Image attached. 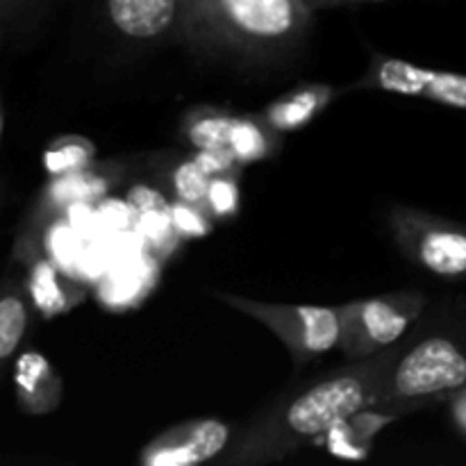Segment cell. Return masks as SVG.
Masks as SVG:
<instances>
[{"label": "cell", "mask_w": 466, "mask_h": 466, "mask_svg": "<svg viewBox=\"0 0 466 466\" xmlns=\"http://www.w3.org/2000/svg\"><path fill=\"white\" fill-rule=\"evenodd\" d=\"M408 346L353 360L341 371L308 387L303 394L264 414L241 435L223 464H267L289 458L309 441L326 437L344 419L373 405L387 373Z\"/></svg>", "instance_id": "1"}, {"label": "cell", "mask_w": 466, "mask_h": 466, "mask_svg": "<svg viewBox=\"0 0 466 466\" xmlns=\"http://www.w3.org/2000/svg\"><path fill=\"white\" fill-rule=\"evenodd\" d=\"M305 0H182L180 35L203 55L239 62H276L312 25Z\"/></svg>", "instance_id": "2"}, {"label": "cell", "mask_w": 466, "mask_h": 466, "mask_svg": "<svg viewBox=\"0 0 466 466\" xmlns=\"http://www.w3.org/2000/svg\"><path fill=\"white\" fill-rule=\"evenodd\" d=\"M464 382L466 355L460 346L446 337H428L396 360L369 410L396 417L460 390Z\"/></svg>", "instance_id": "3"}, {"label": "cell", "mask_w": 466, "mask_h": 466, "mask_svg": "<svg viewBox=\"0 0 466 466\" xmlns=\"http://www.w3.org/2000/svg\"><path fill=\"white\" fill-rule=\"evenodd\" d=\"M217 299L268 328L287 346L299 367L330 353L341 344L339 308L264 303L228 291H217Z\"/></svg>", "instance_id": "4"}, {"label": "cell", "mask_w": 466, "mask_h": 466, "mask_svg": "<svg viewBox=\"0 0 466 466\" xmlns=\"http://www.w3.org/2000/svg\"><path fill=\"white\" fill-rule=\"evenodd\" d=\"M341 317V350L349 360H362L391 349L426 308V296L394 291L376 299L337 305Z\"/></svg>", "instance_id": "5"}, {"label": "cell", "mask_w": 466, "mask_h": 466, "mask_svg": "<svg viewBox=\"0 0 466 466\" xmlns=\"http://www.w3.org/2000/svg\"><path fill=\"white\" fill-rule=\"evenodd\" d=\"M390 228L399 248L426 271L444 278L466 276V230L421 209L394 208Z\"/></svg>", "instance_id": "6"}, {"label": "cell", "mask_w": 466, "mask_h": 466, "mask_svg": "<svg viewBox=\"0 0 466 466\" xmlns=\"http://www.w3.org/2000/svg\"><path fill=\"white\" fill-rule=\"evenodd\" d=\"M232 431L218 419H191L159 432L139 451L141 466H198L212 462L230 444Z\"/></svg>", "instance_id": "7"}, {"label": "cell", "mask_w": 466, "mask_h": 466, "mask_svg": "<svg viewBox=\"0 0 466 466\" xmlns=\"http://www.w3.org/2000/svg\"><path fill=\"white\" fill-rule=\"evenodd\" d=\"M112 25L127 39H159L180 27L182 0H105Z\"/></svg>", "instance_id": "8"}, {"label": "cell", "mask_w": 466, "mask_h": 466, "mask_svg": "<svg viewBox=\"0 0 466 466\" xmlns=\"http://www.w3.org/2000/svg\"><path fill=\"white\" fill-rule=\"evenodd\" d=\"M337 94H339V89L323 85V82L300 85L289 94L268 103L259 112V116L278 135H287V132H296L312 123L337 98Z\"/></svg>", "instance_id": "9"}, {"label": "cell", "mask_w": 466, "mask_h": 466, "mask_svg": "<svg viewBox=\"0 0 466 466\" xmlns=\"http://www.w3.org/2000/svg\"><path fill=\"white\" fill-rule=\"evenodd\" d=\"M16 400L23 412L50 414L62 399V380L41 353L27 350L14 367Z\"/></svg>", "instance_id": "10"}, {"label": "cell", "mask_w": 466, "mask_h": 466, "mask_svg": "<svg viewBox=\"0 0 466 466\" xmlns=\"http://www.w3.org/2000/svg\"><path fill=\"white\" fill-rule=\"evenodd\" d=\"M27 291H30L35 308L48 319L68 312L85 296V291L76 282H68L59 273V268L48 259H39V262L32 264L30 278H27Z\"/></svg>", "instance_id": "11"}, {"label": "cell", "mask_w": 466, "mask_h": 466, "mask_svg": "<svg viewBox=\"0 0 466 466\" xmlns=\"http://www.w3.org/2000/svg\"><path fill=\"white\" fill-rule=\"evenodd\" d=\"M127 203L135 209L137 226H139L141 235L148 239V244L153 248L168 250L176 244V239L180 235L173 228L171 203L159 191L148 189V187H135L127 194Z\"/></svg>", "instance_id": "12"}, {"label": "cell", "mask_w": 466, "mask_h": 466, "mask_svg": "<svg viewBox=\"0 0 466 466\" xmlns=\"http://www.w3.org/2000/svg\"><path fill=\"white\" fill-rule=\"evenodd\" d=\"M278 132L271 130L262 116H235L230 127L228 150L241 167L268 159L278 150Z\"/></svg>", "instance_id": "13"}, {"label": "cell", "mask_w": 466, "mask_h": 466, "mask_svg": "<svg viewBox=\"0 0 466 466\" xmlns=\"http://www.w3.org/2000/svg\"><path fill=\"white\" fill-rule=\"evenodd\" d=\"M235 114L214 107H198L182 121V135L194 148H226Z\"/></svg>", "instance_id": "14"}, {"label": "cell", "mask_w": 466, "mask_h": 466, "mask_svg": "<svg viewBox=\"0 0 466 466\" xmlns=\"http://www.w3.org/2000/svg\"><path fill=\"white\" fill-rule=\"evenodd\" d=\"M107 187H109L107 176H103V173H94V171L89 173L82 168V171L55 177L53 185L48 187L46 200H48L53 208H71V205L100 198V196L107 191Z\"/></svg>", "instance_id": "15"}, {"label": "cell", "mask_w": 466, "mask_h": 466, "mask_svg": "<svg viewBox=\"0 0 466 466\" xmlns=\"http://www.w3.org/2000/svg\"><path fill=\"white\" fill-rule=\"evenodd\" d=\"M27 330V305L21 291L14 285H5L0 299V360H9Z\"/></svg>", "instance_id": "16"}, {"label": "cell", "mask_w": 466, "mask_h": 466, "mask_svg": "<svg viewBox=\"0 0 466 466\" xmlns=\"http://www.w3.org/2000/svg\"><path fill=\"white\" fill-rule=\"evenodd\" d=\"M94 159V146L85 137H59L44 153V167L50 176H68L86 168Z\"/></svg>", "instance_id": "17"}, {"label": "cell", "mask_w": 466, "mask_h": 466, "mask_svg": "<svg viewBox=\"0 0 466 466\" xmlns=\"http://www.w3.org/2000/svg\"><path fill=\"white\" fill-rule=\"evenodd\" d=\"M168 180H171V191L176 194L177 200L205 208L209 176L203 171V167H200L194 157L177 162L176 167H173L171 177H168Z\"/></svg>", "instance_id": "18"}, {"label": "cell", "mask_w": 466, "mask_h": 466, "mask_svg": "<svg viewBox=\"0 0 466 466\" xmlns=\"http://www.w3.org/2000/svg\"><path fill=\"white\" fill-rule=\"evenodd\" d=\"M205 209L217 218L235 217L237 209H239V187H237L235 176L209 177Z\"/></svg>", "instance_id": "19"}, {"label": "cell", "mask_w": 466, "mask_h": 466, "mask_svg": "<svg viewBox=\"0 0 466 466\" xmlns=\"http://www.w3.org/2000/svg\"><path fill=\"white\" fill-rule=\"evenodd\" d=\"M208 209L200 208V205L191 203H171V221L173 228L177 230V235L187 237V239H194V237H205L212 230V221L208 217Z\"/></svg>", "instance_id": "20"}, {"label": "cell", "mask_w": 466, "mask_h": 466, "mask_svg": "<svg viewBox=\"0 0 466 466\" xmlns=\"http://www.w3.org/2000/svg\"><path fill=\"white\" fill-rule=\"evenodd\" d=\"M191 157L203 167L209 177L214 176H235L237 168L241 167L235 155L226 148H196Z\"/></svg>", "instance_id": "21"}, {"label": "cell", "mask_w": 466, "mask_h": 466, "mask_svg": "<svg viewBox=\"0 0 466 466\" xmlns=\"http://www.w3.org/2000/svg\"><path fill=\"white\" fill-rule=\"evenodd\" d=\"M309 5L312 12H326V9H337V7H355V5L364 3H385V0H305Z\"/></svg>", "instance_id": "22"}, {"label": "cell", "mask_w": 466, "mask_h": 466, "mask_svg": "<svg viewBox=\"0 0 466 466\" xmlns=\"http://www.w3.org/2000/svg\"><path fill=\"white\" fill-rule=\"evenodd\" d=\"M53 239L57 241V246H59L57 250H53L55 259H57V262H62V264L64 262H71V259H73V250L64 248V246H66V244H73V237H71V232H68V228H59V230H55Z\"/></svg>", "instance_id": "23"}, {"label": "cell", "mask_w": 466, "mask_h": 466, "mask_svg": "<svg viewBox=\"0 0 466 466\" xmlns=\"http://www.w3.org/2000/svg\"><path fill=\"white\" fill-rule=\"evenodd\" d=\"M36 0H0V12H3V21L7 25L14 16H18V12H23L25 7L35 5Z\"/></svg>", "instance_id": "24"}]
</instances>
